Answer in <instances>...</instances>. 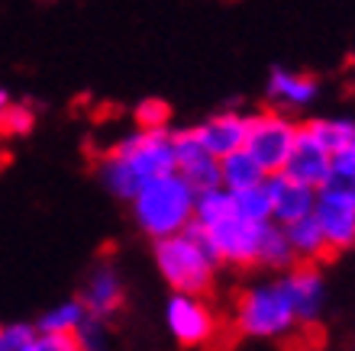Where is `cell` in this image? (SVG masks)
<instances>
[{"label":"cell","instance_id":"obj_1","mask_svg":"<svg viewBox=\"0 0 355 351\" xmlns=\"http://www.w3.org/2000/svg\"><path fill=\"white\" fill-rule=\"evenodd\" d=\"M175 136L171 129H139L132 136H123L110 152L101 158V184L120 200H132L142 187L155 177L175 174Z\"/></svg>","mask_w":355,"mask_h":351},{"label":"cell","instance_id":"obj_2","mask_svg":"<svg viewBox=\"0 0 355 351\" xmlns=\"http://www.w3.org/2000/svg\"><path fill=\"white\" fill-rule=\"evenodd\" d=\"M191 226L200 232V239L207 242V249L214 251L220 268H236V271L255 268L262 222L239 216L233 194L226 187H214V190L197 194Z\"/></svg>","mask_w":355,"mask_h":351},{"label":"cell","instance_id":"obj_3","mask_svg":"<svg viewBox=\"0 0 355 351\" xmlns=\"http://www.w3.org/2000/svg\"><path fill=\"white\" fill-rule=\"evenodd\" d=\"M152 255H155V268L171 287V294H214L220 261L214 258V251L207 249V242L200 239V232L191 222L175 235L152 242Z\"/></svg>","mask_w":355,"mask_h":351},{"label":"cell","instance_id":"obj_4","mask_svg":"<svg viewBox=\"0 0 355 351\" xmlns=\"http://www.w3.org/2000/svg\"><path fill=\"white\" fill-rule=\"evenodd\" d=\"M233 329L243 339L252 342H271V339H288L291 332H297V313L291 306V296L284 284L268 280V284H252L243 287L236 294L233 303Z\"/></svg>","mask_w":355,"mask_h":351},{"label":"cell","instance_id":"obj_5","mask_svg":"<svg viewBox=\"0 0 355 351\" xmlns=\"http://www.w3.org/2000/svg\"><path fill=\"white\" fill-rule=\"evenodd\" d=\"M130 204H132L136 226L155 242V239H165V235L181 232L187 222L194 219L197 194L191 190V184H187L184 177L175 171V174L149 181Z\"/></svg>","mask_w":355,"mask_h":351},{"label":"cell","instance_id":"obj_6","mask_svg":"<svg viewBox=\"0 0 355 351\" xmlns=\"http://www.w3.org/2000/svg\"><path fill=\"white\" fill-rule=\"evenodd\" d=\"M300 123H294L284 110L265 107V110L249 113V132H245V148L259 158V165L268 174H278L288 161L294 139H297Z\"/></svg>","mask_w":355,"mask_h":351},{"label":"cell","instance_id":"obj_7","mask_svg":"<svg viewBox=\"0 0 355 351\" xmlns=\"http://www.w3.org/2000/svg\"><path fill=\"white\" fill-rule=\"evenodd\" d=\"M165 323L181 348H210L220 335V319L207 296L171 294L165 306Z\"/></svg>","mask_w":355,"mask_h":351},{"label":"cell","instance_id":"obj_8","mask_svg":"<svg viewBox=\"0 0 355 351\" xmlns=\"http://www.w3.org/2000/svg\"><path fill=\"white\" fill-rule=\"evenodd\" d=\"M175 136V158H178V174L184 177L194 194H204V190H214L220 184V158L210 155L207 145L200 142L194 129H178Z\"/></svg>","mask_w":355,"mask_h":351},{"label":"cell","instance_id":"obj_9","mask_svg":"<svg viewBox=\"0 0 355 351\" xmlns=\"http://www.w3.org/2000/svg\"><path fill=\"white\" fill-rule=\"evenodd\" d=\"M281 171H284L288 177H294V181H300V184L320 190V187L327 184L329 171H333V152H329V148L323 145L304 123H300L294 148H291V155H288V161H284Z\"/></svg>","mask_w":355,"mask_h":351},{"label":"cell","instance_id":"obj_10","mask_svg":"<svg viewBox=\"0 0 355 351\" xmlns=\"http://www.w3.org/2000/svg\"><path fill=\"white\" fill-rule=\"evenodd\" d=\"M281 284L291 296V306L297 313L300 325L317 323L320 309H323V274L320 264L313 261H294L288 271H281Z\"/></svg>","mask_w":355,"mask_h":351},{"label":"cell","instance_id":"obj_11","mask_svg":"<svg viewBox=\"0 0 355 351\" xmlns=\"http://www.w3.org/2000/svg\"><path fill=\"white\" fill-rule=\"evenodd\" d=\"M265 184H268V194H271V219L281 222V226L304 219L317 206V190L294 181V177H288L284 171L268 174Z\"/></svg>","mask_w":355,"mask_h":351},{"label":"cell","instance_id":"obj_12","mask_svg":"<svg viewBox=\"0 0 355 351\" xmlns=\"http://www.w3.org/2000/svg\"><path fill=\"white\" fill-rule=\"evenodd\" d=\"M320 93V81L313 74L304 71H291V68H271L268 84H265V97L268 107L275 110H304L317 100Z\"/></svg>","mask_w":355,"mask_h":351},{"label":"cell","instance_id":"obj_13","mask_svg":"<svg viewBox=\"0 0 355 351\" xmlns=\"http://www.w3.org/2000/svg\"><path fill=\"white\" fill-rule=\"evenodd\" d=\"M313 219H317L323 239H327L329 251L355 249V206L346 200H336L329 194H317V206H313Z\"/></svg>","mask_w":355,"mask_h":351},{"label":"cell","instance_id":"obj_14","mask_svg":"<svg viewBox=\"0 0 355 351\" xmlns=\"http://www.w3.org/2000/svg\"><path fill=\"white\" fill-rule=\"evenodd\" d=\"M81 303L87 306V313L101 316V319H113V316L123 309L126 290H123L120 271L113 268L110 261H101V264L91 271V278H87L85 290H81Z\"/></svg>","mask_w":355,"mask_h":351},{"label":"cell","instance_id":"obj_15","mask_svg":"<svg viewBox=\"0 0 355 351\" xmlns=\"http://www.w3.org/2000/svg\"><path fill=\"white\" fill-rule=\"evenodd\" d=\"M194 132L200 136V142L207 145V152L216 158L230 155L236 148L245 145V132H249V113L239 110H220L214 116H207L200 126H194Z\"/></svg>","mask_w":355,"mask_h":351},{"label":"cell","instance_id":"obj_16","mask_svg":"<svg viewBox=\"0 0 355 351\" xmlns=\"http://www.w3.org/2000/svg\"><path fill=\"white\" fill-rule=\"evenodd\" d=\"M297 261L294 249H291L288 242V232L284 226L275 219L262 222V229H259V255H255V268H265V271H288L291 264Z\"/></svg>","mask_w":355,"mask_h":351},{"label":"cell","instance_id":"obj_17","mask_svg":"<svg viewBox=\"0 0 355 351\" xmlns=\"http://www.w3.org/2000/svg\"><path fill=\"white\" fill-rule=\"evenodd\" d=\"M265 181H268V171L259 165V158L245 145L220 158V184L226 190H245V187L265 184Z\"/></svg>","mask_w":355,"mask_h":351},{"label":"cell","instance_id":"obj_18","mask_svg":"<svg viewBox=\"0 0 355 351\" xmlns=\"http://www.w3.org/2000/svg\"><path fill=\"white\" fill-rule=\"evenodd\" d=\"M284 232H288V242H291V249H294V255H297V261L323 264V261L336 258V255L329 251L327 239H323V232H320L317 219H313V213L304 216V219H297V222H288Z\"/></svg>","mask_w":355,"mask_h":351},{"label":"cell","instance_id":"obj_19","mask_svg":"<svg viewBox=\"0 0 355 351\" xmlns=\"http://www.w3.org/2000/svg\"><path fill=\"white\" fill-rule=\"evenodd\" d=\"M85 316H87V306L81 303V296H75V300H65V303L46 309L39 316L36 329L39 332H78V325L85 323Z\"/></svg>","mask_w":355,"mask_h":351},{"label":"cell","instance_id":"obj_20","mask_svg":"<svg viewBox=\"0 0 355 351\" xmlns=\"http://www.w3.org/2000/svg\"><path fill=\"white\" fill-rule=\"evenodd\" d=\"M233 194V204L239 210V216L252 222H268L271 219V194H268V184H255V187H245V190H230Z\"/></svg>","mask_w":355,"mask_h":351},{"label":"cell","instance_id":"obj_21","mask_svg":"<svg viewBox=\"0 0 355 351\" xmlns=\"http://www.w3.org/2000/svg\"><path fill=\"white\" fill-rule=\"evenodd\" d=\"M36 129V110L29 103H13L10 100L0 110V139H19Z\"/></svg>","mask_w":355,"mask_h":351},{"label":"cell","instance_id":"obj_22","mask_svg":"<svg viewBox=\"0 0 355 351\" xmlns=\"http://www.w3.org/2000/svg\"><path fill=\"white\" fill-rule=\"evenodd\" d=\"M317 194H329V197H336V200H346V204L355 206V168L333 165V171H329V177H327V184L320 187Z\"/></svg>","mask_w":355,"mask_h":351},{"label":"cell","instance_id":"obj_23","mask_svg":"<svg viewBox=\"0 0 355 351\" xmlns=\"http://www.w3.org/2000/svg\"><path fill=\"white\" fill-rule=\"evenodd\" d=\"M132 116H136L139 129H165L171 123V107L165 100H142L132 110Z\"/></svg>","mask_w":355,"mask_h":351},{"label":"cell","instance_id":"obj_24","mask_svg":"<svg viewBox=\"0 0 355 351\" xmlns=\"http://www.w3.org/2000/svg\"><path fill=\"white\" fill-rule=\"evenodd\" d=\"M75 335L85 351H107V319H101V316L87 313Z\"/></svg>","mask_w":355,"mask_h":351},{"label":"cell","instance_id":"obj_25","mask_svg":"<svg viewBox=\"0 0 355 351\" xmlns=\"http://www.w3.org/2000/svg\"><path fill=\"white\" fill-rule=\"evenodd\" d=\"M33 339H36V325L29 323L0 325V351H29Z\"/></svg>","mask_w":355,"mask_h":351},{"label":"cell","instance_id":"obj_26","mask_svg":"<svg viewBox=\"0 0 355 351\" xmlns=\"http://www.w3.org/2000/svg\"><path fill=\"white\" fill-rule=\"evenodd\" d=\"M29 351H85L81 342H78L75 332H39L29 345Z\"/></svg>","mask_w":355,"mask_h":351},{"label":"cell","instance_id":"obj_27","mask_svg":"<svg viewBox=\"0 0 355 351\" xmlns=\"http://www.w3.org/2000/svg\"><path fill=\"white\" fill-rule=\"evenodd\" d=\"M7 103H10V93L3 91V87H0V110H3V107H7Z\"/></svg>","mask_w":355,"mask_h":351},{"label":"cell","instance_id":"obj_28","mask_svg":"<svg viewBox=\"0 0 355 351\" xmlns=\"http://www.w3.org/2000/svg\"><path fill=\"white\" fill-rule=\"evenodd\" d=\"M207 351H223V348H220V345H210V348H207Z\"/></svg>","mask_w":355,"mask_h":351},{"label":"cell","instance_id":"obj_29","mask_svg":"<svg viewBox=\"0 0 355 351\" xmlns=\"http://www.w3.org/2000/svg\"><path fill=\"white\" fill-rule=\"evenodd\" d=\"M352 84H355V71H352Z\"/></svg>","mask_w":355,"mask_h":351}]
</instances>
